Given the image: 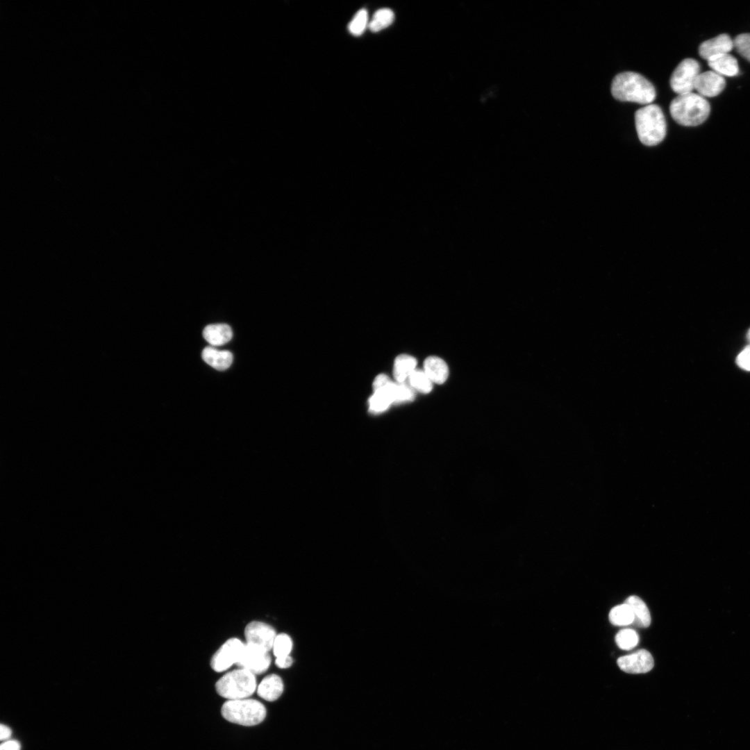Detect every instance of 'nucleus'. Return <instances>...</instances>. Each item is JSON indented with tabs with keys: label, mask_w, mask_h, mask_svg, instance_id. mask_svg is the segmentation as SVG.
Segmentation results:
<instances>
[{
	"label": "nucleus",
	"mask_w": 750,
	"mask_h": 750,
	"mask_svg": "<svg viewBox=\"0 0 750 750\" xmlns=\"http://www.w3.org/2000/svg\"><path fill=\"white\" fill-rule=\"evenodd\" d=\"M203 336L210 344L219 346L224 344L231 340L233 336V332L228 324H210L204 328Z\"/></svg>",
	"instance_id": "obj_16"
},
{
	"label": "nucleus",
	"mask_w": 750,
	"mask_h": 750,
	"mask_svg": "<svg viewBox=\"0 0 750 750\" xmlns=\"http://www.w3.org/2000/svg\"><path fill=\"white\" fill-rule=\"evenodd\" d=\"M221 712L222 717L231 723L253 726L265 719L267 710L259 701L246 698L226 701L222 706Z\"/></svg>",
	"instance_id": "obj_4"
},
{
	"label": "nucleus",
	"mask_w": 750,
	"mask_h": 750,
	"mask_svg": "<svg viewBox=\"0 0 750 750\" xmlns=\"http://www.w3.org/2000/svg\"><path fill=\"white\" fill-rule=\"evenodd\" d=\"M417 360L407 354L399 355L394 360L393 376L396 382L402 383L408 379L411 374L417 369Z\"/></svg>",
	"instance_id": "obj_18"
},
{
	"label": "nucleus",
	"mask_w": 750,
	"mask_h": 750,
	"mask_svg": "<svg viewBox=\"0 0 750 750\" xmlns=\"http://www.w3.org/2000/svg\"><path fill=\"white\" fill-rule=\"evenodd\" d=\"M20 744L17 740H8L1 744L0 750H20Z\"/></svg>",
	"instance_id": "obj_30"
},
{
	"label": "nucleus",
	"mask_w": 750,
	"mask_h": 750,
	"mask_svg": "<svg viewBox=\"0 0 750 750\" xmlns=\"http://www.w3.org/2000/svg\"><path fill=\"white\" fill-rule=\"evenodd\" d=\"M0 738L1 740H6L11 735V730L3 724H1L0 726Z\"/></svg>",
	"instance_id": "obj_31"
},
{
	"label": "nucleus",
	"mask_w": 750,
	"mask_h": 750,
	"mask_svg": "<svg viewBox=\"0 0 750 750\" xmlns=\"http://www.w3.org/2000/svg\"><path fill=\"white\" fill-rule=\"evenodd\" d=\"M725 85L726 81L722 76L713 71H707L698 76L694 89L702 97H712L721 93Z\"/></svg>",
	"instance_id": "obj_11"
},
{
	"label": "nucleus",
	"mask_w": 750,
	"mask_h": 750,
	"mask_svg": "<svg viewBox=\"0 0 750 750\" xmlns=\"http://www.w3.org/2000/svg\"><path fill=\"white\" fill-rule=\"evenodd\" d=\"M368 25L367 11L362 8L359 10L354 15L349 24L348 28L352 35L359 36L362 34Z\"/></svg>",
	"instance_id": "obj_24"
},
{
	"label": "nucleus",
	"mask_w": 750,
	"mask_h": 750,
	"mask_svg": "<svg viewBox=\"0 0 750 750\" xmlns=\"http://www.w3.org/2000/svg\"><path fill=\"white\" fill-rule=\"evenodd\" d=\"M617 662L622 671L628 674L647 673L651 670L654 665L651 654L646 649H639L631 654L621 656Z\"/></svg>",
	"instance_id": "obj_10"
},
{
	"label": "nucleus",
	"mask_w": 750,
	"mask_h": 750,
	"mask_svg": "<svg viewBox=\"0 0 750 750\" xmlns=\"http://www.w3.org/2000/svg\"><path fill=\"white\" fill-rule=\"evenodd\" d=\"M747 340L750 342V328L747 332Z\"/></svg>",
	"instance_id": "obj_32"
},
{
	"label": "nucleus",
	"mask_w": 750,
	"mask_h": 750,
	"mask_svg": "<svg viewBox=\"0 0 750 750\" xmlns=\"http://www.w3.org/2000/svg\"><path fill=\"white\" fill-rule=\"evenodd\" d=\"M615 642L621 649L631 650L638 644L639 636L635 630L624 628L616 634Z\"/></svg>",
	"instance_id": "obj_23"
},
{
	"label": "nucleus",
	"mask_w": 750,
	"mask_h": 750,
	"mask_svg": "<svg viewBox=\"0 0 750 750\" xmlns=\"http://www.w3.org/2000/svg\"><path fill=\"white\" fill-rule=\"evenodd\" d=\"M611 93L613 97L622 101L651 104L656 98V90L652 83L641 74L634 72H624L617 74L612 79Z\"/></svg>",
	"instance_id": "obj_1"
},
{
	"label": "nucleus",
	"mask_w": 750,
	"mask_h": 750,
	"mask_svg": "<svg viewBox=\"0 0 750 750\" xmlns=\"http://www.w3.org/2000/svg\"><path fill=\"white\" fill-rule=\"evenodd\" d=\"M202 358L209 365L217 370L228 369L233 362L231 352L219 351L211 347H207L202 351Z\"/></svg>",
	"instance_id": "obj_15"
},
{
	"label": "nucleus",
	"mask_w": 750,
	"mask_h": 750,
	"mask_svg": "<svg viewBox=\"0 0 750 750\" xmlns=\"http://www.w3.org/2000/svg\"><path fill=\"white\" fill-rule=\"evenodd\" d=\"M392 403L385 394L374 392L369 399V410L372 412L378 413L387 410Z\"/></svg>",
	"instance_id": "obj_26"
},
{
	"label": "nucleus",
	"mask_w": 750,
	"mask_h": 750,
	"mask_svg": "<svg viewBox=\"0 0 750 750\" xmlns=\"http://www.w3.org/2000/svg\"><path fill=\"white\" fill-rule=\"evenodd\" d=\"M736 363L740 368L750 371V345L746 347L737 356Z\"/></svg>",
	"instance_id": "obj_28"
},
{
	"label": "nucleus",
	"mask_w": 750,
	"mask_h": 750,
	"mask_svg": "<svg viewBox=\"0 0 750 750\" xmlns=\"http://www.w3.org/2000/svg\"><path fill=\"white\" fill-rule=\"evenodd\" d=\"M669 111L676 123L685 126H694L706 121L710 106L703 97L690 92L676 97L670 103Z\"/></svg>",
	"instance_id": "obj_2"
},
{
	"label": "nucleus",
	"mask_w": 750,
	"mask_h": 750,
	"mask_svg": "<svg viewBox=\"0 0 750 750\" xmlns=\"http://www.w3.org/2000/svg\"><path fill=\"white\" fill-rule=\"evenodd\" d=\"M408 381V385L413 390L424 394L429 393L432 390L433 382L424 370L416 369Z\"/></svg>",
	"instance_id": "obj_22"
},
{
	"label": "nucleus",
	"mask_w": 750,
	"mask_h": 750,
	"mask_svg": "<svg viewBox=\"0 0 750 750\" xmlns=\"http://www.w3.org/2000/svg\"><path fill=\"white\" fill-rule=\"evenodd\" d=\"M246 644L255 646L266 651L272 650L276 636L274 629L269 624L254 621L248 624L244 630Z\"/></svg>",
	"instance_id": "obj_9"
},
{
	"label": "nucleus",
	"mask_w": 750,
	"mask_h": 750,
	"mask_svg": "<svg viewBox=\"0 0 750 750\" xmlns=\"http://www.w3.org/2000/svg\"><path fill=\"white\" fill-rule=\"evenodd\" d=\"M244 646L245 643L238 638H233L226 640L212 657V669L217 672H222L233 665H237Z\"/></svg>",
	"instance_id": "obj_7"
},
{
	"label": "nucleus",
	"mask_w": 750,
	"mask_h": 750,
	"mask_svg": "<svg viewBox=\"0 0 750 750\" xmlns=\"http://www.w3.org/2000/svg\"><path fill=\"white\" fill-rule=\"evenodd\" d=\"M635 124L639 140L644 145H656L665 137V118L656 104H648L638 109L635 113Z\"/></svg>",
	"instance_id": "obj_3"
},
{
	"label": "nucleus",
	"mask_w": 750,
	"mask_h": 750,
	"mask_svg": "<svg viewBox=\"0 0 750 750\" xmlns=\"http://www.w3.org/2000/svg\"><path fill=\"white\" fill-rule=\"evenodd\" d=\"M292 649V641L288 635L285 633L276 635L272 647L276 658L290 655Z\"/></svg>",
	"instance_id": "obj_25"
},
{
	"label": "nucleus",
	"mask_w": 750,
	"mask_h": 750,
	"mask_svg": "<svg viewBox=\"0 0 750 750\" xmlns=\"http://www.w3.org/2000/svg\"><path fill=\"white\" fill-rule=\"evenodd\" d=\"M394 19V14L390 8L378 10L369 22L368 27L372 32H378L391 25Z\"/></svg>",
	"instance_id": "obj_21"
},
{
	"label": "nucleus",
	"mask_w": 750,
	"mask_h": 750,
	"mask_svg": "<svg viewBox=\"0 0 750 750\" xmlns=\"http://www.w3.org/2000/svg\"><path fill=\"white\" fill-rule=\"evenodd\" d=\"M629 606L634 615L633 624L638 626L647 628L651 624V615L645 603L638 597L633 595L624 601Z\"/></svg>",
	"instance_id": "obj_19"
},
{
	"label": "nucleus",
	"mask_w": 750,
	"mask_h": 750,
	"mask_svg": "<svg viewBox=\"0 0 750 750\" xmlns=\"http://www.w3.org/2000/svg\"><path fill=\"white\" fill-rule=\"evenodd\" d=\"M217 692L228 700L249 698L257 689L256 675L238 668L226 673L215 683Z\"/></svg>",
	"instance_id": "obj_5"
},
{
	"label": "nucleus",
	"mask_w": 750,
	"mask_h": 750,
	"mask_svg": "<svg viewBox=\"0 0 750 750\" xmlns=\"http://www.w3.org/2000/svg\"><path fill=\"white\" fill-rule=\"evenodd\" d=\"M736 51L750 62V33H742L733 40Z\"/></svg>",
	"instance_id": "obj_27"
},
{
	"label": "nucleus",
	"mask_w": 750,
	"mask_h": 750,
	"mask_svg": "<svg viewBox=\"0 0 750 750\" xmlns=\"http://www.w3.org/2000/svg\"><path fill=\"white\" fill-rule=\"evenodd\" d=\"M275 663L278 667L281 669H285L290 667L292 665L293 660L290 655L276 657L275 660Z\"/></svg>",
	"instance_id": "obj_29"
},
{
	"label": "nucleus",
	"mask_w": 750,
	"mask_h": 750,
	"mask_svg": "<svg viewBox=\"0 0 750 750\" xmlns=\"http://www.w3.org/2000/svg\"><path fill=\"white\" fill-rule=\"evenodd\" d=\"M271 663L268 651L245 643V646L237 663L239 668L244 669L253 674L266 672Z\"/></svg>",
	"instance_id": "obj_8"
},
{
	"label": "nucleus",
	"mask_w": 750,
	"mask_h": 750,
	"mask_svg": "<svg viewBox=\"0 0 750 750\" xmlns=\"http://www.w3.org/2000/svg\"><path fill=\"white\" fill-rule=\"evenodd\" d=\"M423 370L433 383L442 384L446 381L449 376L447 363L437 356L428 357L424 360Z\"/></svg>",
	"instance_id": "obj_14"
},
{
	"label": "nucleus",
	"mask_w": 750,
	"mask_h": 750,
	"mask_svg": "<svg viewBox=\"0 0 750 750\" xmlns=\"http://www.w3.org/2000/svg\"><path fill=\"white\" fill-rule=\"evenodd\" d=\"M609 620L615 626H627L633 623L634 615L629 606L624 603L610 610Z\"/></svg>",
	"instance_id": "obj_20"
},
{
	"label": "nucleus",
	"mask_w": 750,
	"mask_h": 750,
	"mask_svg": "<svg viewBox=\"0 0 750 750\" xmlns=\"http://www.w3.org/2000/svg\"><path fill=\"white\" fill-rule=\"evenodd\" d=\"M700 73V65L696 60H683L671 76L669 82L672 90L678 95L692 92Z\"/></svg>",
	"instance_id": "obj_6"
},
{
	"label": "nucleus",
	"mask_w": 750,
	"mask_h": 750,
	"mask_svg": "<svg viewBox=\"0 0 750 750\" xmlns=\"http://www.w3.org/2000/svg\"><path fill=\"white\" fill-rule=\"evenodd\" d=\"M713 72L727 76H734L739 73L738 63L735 58L729 53L722 54L708 60Z\"/></svg>",
	"instance_id": "obj_17"
},
{
	"label": "nucleus",
	"mask_w": 750,
	"mask_h": 750,
	"mask_svg": "<svg viewBox=\"0 0 750 750\" xmlns=\"http://www.w3.org/2000/svg\"><path fill=\"white\" fill-rule=\"evenodd\" d=\"M733 46V40L727 34H720L702 42L699 48L701 58L709 60L718 56L728 53Z\"/></svg>",
	"instance_id": "obj_12"
},
{
	"label": "nucleus",
	"mask_w": 750,
	"mask_h": 750,
	"mask_svg": "<svg viewBox=\"0 0 750 750\" xmlns=\"http://www.w3.org/2000/svg\"><path fill=\"white\" fill-rule=\"evenodd\" d=\"M284 685L281 678L277 674L265 676L257 686L258 695L268 701L278 699L282 694Z\"/></svg>",
	"instance_id": "obj_13"
}]
</instances>
